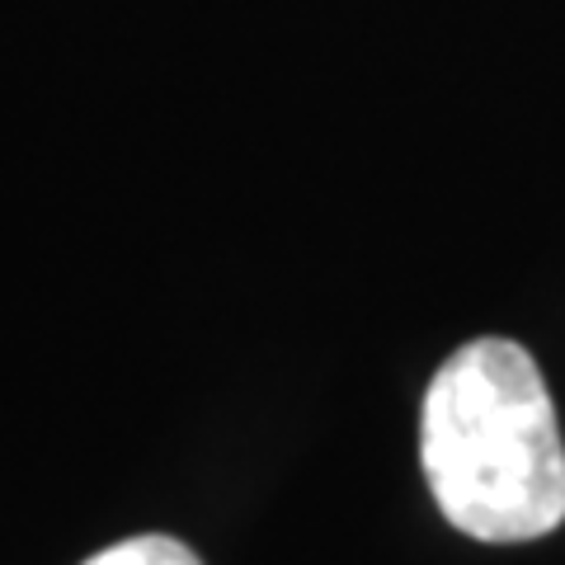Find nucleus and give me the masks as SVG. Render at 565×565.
I'll list each match as a JSON object with an SVG mask.
<instances>
[{"mask_svg":"<svg viewBox=\"0 0 565 565\" xmlns=\"http://www.w3.org/2000/svg\"><path fill=\"white\" fill-rule=\"evenodd\" d=\"M419 462L444 519L476 542H533L565 523L556 405L514 340H471L434 373Z\"/></svg>","mask_w":565,"mask_h":565,"instance_id":"1","label":"nucleus"},{"mask_svg":"<svg viewBox=\"0 0 565 565\" xmlns=\"http://www.w3.org/2000/svg\"><path fill=\"white\" fill-rule=\"evenodd\" d=\"M85 565H203V561L193 556L184 542H174L166 533H141V537L104 546V552H95Z\"/></svg>","mask_w":565,"mask_h":565,"instance_id":"2","label":"nucleus"}]
</instances>
